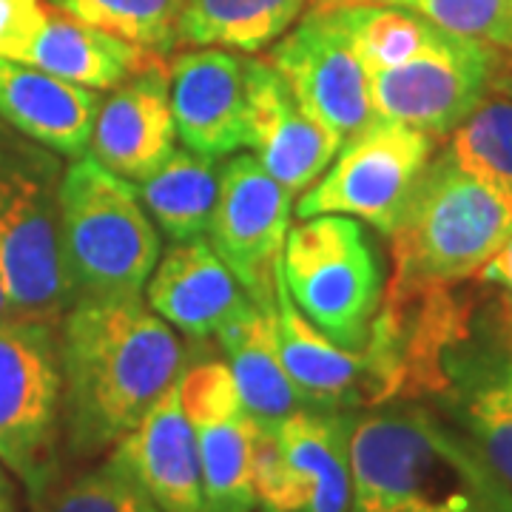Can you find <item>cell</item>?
<instances>
[{"label":"cell","mask_w":512,"mask_h":512,"mask_svg":"<svg viewBox=\"0 0 512 512\" xmlns=\"http://www.w3.org/2000/svg\"><path fill=\"white\" fill-rule=\"evenodd\" d=\"M148 308L191 339L217 336L254 302L205 237L174 242L146 285Z\"/></svg>","instance_id":"d6986e66"},{"label":"cell","mask_w":512,"mask_h":512,"mask_svg":"<svg viewBox=\"0 0 512 512\" xmlns=\"http://www.w3.org/2000/svg\"><path fill=\"white\" fill-rule=\"evenodd\" d=\"M305 9H311V0H185L177 18V46L262 52Z\"/></svg>","instance_id":"603a6c76"},{"label":"cell","mask_w":512,"mask_h":512,"mask_svg":"<svg viewBox=\"0 0 512 512\" xmlns=\"http://www.w3.org/2000/svg\"><path fill=\"white\" fill-rule=\"evenodd\" d=\"M137 191L165 237L171 242H188L205 237L211 228L220 194V174L214 160L191 148H174V154L154 174L137 183Z\"/></svg>","instance_id":"cb8c5ba5"},{"label":"cell","mask_w":512,"mask_h":512,"mask_svg":"<svg viewBox=\"0 0 512 512\" xmlns=\"http://www.w3.org/2000/svg\"><path fill=\"white\" fill-rule=\"evenodd\" d=\"M495 89H498V92L510 94L512 97V72L498 74V80H495Z\"/></svg>","instance_id":"e575fe53"},{"label":"cell","mask_w":512,"mask_h":512,"mask_svg":"<svg viewBox=\"0 0 512 512\" xmlns=\"http://www.w3.org/2000/svg\"><path fill=\"white\" fill-rule=\"evenodd\" d=\"M20 137L0 128V282L12 316L57 328L72 308L57 217L63 171L55 151Z\"/></svg>","instance_id":"5b68a950"},{"label":"cell","mask_w":512,"mask_h":512,"mask_svg":"<svg viewBox=\"0 0 512 512\" xmlns=\"http://www.w3.org/2000/svg\"><path fill=\"white\" fill-rule=\"evenodd\" d=\"M510 237V188L464 171L444 148L424 168L390 234L393 276L384 293L453 288L476 276Z\"/></svg>","instance_id":"3957f363"},{"label":"cell","mask_w":512,"mask_h":512,"mask_svg":"<svg viewBox=\"0 0 512 512\" xmlns=\"http://www.w3.org/2000/svg\"><path fill=\"white\" fill-rule=\"evenodd\" d=\"M450 146L464 171L512 191V97L487 94L476 111L450 131Z\"/></svg>","instance_id":"4316f807"},{"label":"cell","mask_w":512,"mask_h":512,"mask_svg":"<svg viewBox=\"0 0 512 512\" xmlns=\"http://www.w3.org/2000/svg\"><path fill=\"white\" fill-rule=\"evenodd\" d=\"M279 282L293 305L330 342L365 350L382 311L384 276L365 225L345 214H322L288 231Z\"/></svg>","instance_id":"8992f818"},{"label":"cell","mask_w":512,"mask_h":512,"mask_svg":"<svg viewBox=\"0 0 512 512\" xmlns=\"http://www.w3.org/2000/svg\"><path fill=\"white\" fill-rule=\"evenodd\" d=\"M49 20L43 0H0V57L26 60Z\"/></svg>","instance_id":"1f68e13d"},{"label":"cell","mask_w":512,"mask_h":512,"mask_svg":"<svg viewBox=\"0 0 512 512\" xmlns=\"http://www.w3.org/2000/svg\"><path fill=\"white\" fill-rule=\"evenodd\" d=\"M348 512H512V487L458 424L387 402L353 413Z\"/></svg>","instance_id":"7a4b0ae2"},{"label":"cell","mask_w":512,"mask_h":512,"mask_svg":"<svg viewBox=\"0 0 512 512\" xmlns=\"http://www.w3.org/2000/svg\"><path fill=\"white\" fill-rule=\"evenodd\" d=\"M32 512H160L146 490L106 456L103 464L57 481Z\"/></svg>","instance_id":"f1b7e54d"},{"label":"cell","mask_w":512,"mask_h":512,"mask_svg":"<svg viewBox=\"0 0 512 512\" xmlns=\"http://www.w3.org/2000/svg\"><path fill=\"white\" fill-rule=\"evenodd\" d=\"M265 60L282 74L299 106L345 146L370 123V77L348 32L330 9H308L271 46Z\"/></svg>","instance_id":"8fae6325"},{"label":"cell","mask_w":512,"mask_h":512,"mask_svg":"<svg viewBox=\"0 0 512 512\" xmlns=\"http://www.w3.org/2000/svg\"><path fill=\"white\" fill-rule=\"evenodd\" d=\"M436 140L439 137L393 120L370 123L345 143L328 174L302 194L296 217L345 214L390 237L424 168L436 157Z\"/></svg>","instance_id":"9c48e42d"},{"label":"cell","mask_w":512,"mask_h":512,"mask_svg":"<svg viewBox=\"0 0 512 512\" xmlns=\"http://www.w3.org/2000/svg\"><path fill=\"white\" fill-rule=\"evenodd\" d=\"M185 0H49L66 18L83 20L165 55L177 46V18Z\"/></svg>","instance_id":"484cf974"},{"label":"cell","mask_w":512,"mask_h":512,"mask_svg":"<svg viewBox=\"0 0 512 512\" xmlns=\"http://www.w3.org/2000/svg\"><path fill=\"white\" fill-rule=\"evenodd\" d=\"M330 12L348 32L367 77L427 55L450 35L416 12H407L399 6L350 3V6H336Z\"/></svg>","instance_id":"d4e9b609"},{"label":"cell","mask_w":512,"mask_h":512,"mask_svg":"<svg viewBox=\"0 0 512 512\" xmlns=\"http://www.w3.org/2000/svg\"><path fill=\"white\" fill-rule=\"evenodd\" d=\"M109 458L146 490L160 512H205L197 436L183 410L180 382L111 447Z\"/></svg>","instance_id":"ac0fdd59"},{"label":"cell","mask_w":512,"mask_h":512,"mask_svg":"<svg viewBox=\"0 0 512 512\" xmlns=\"http://www.w3.org/2000/svg\"><path fill=\"white\" fill-rule=\"evenodd\" d=\"M60 393L55 325L0 319V464L23 484L29 504L63 476Z\"/></svg>","instance_id":"52a82bcc"},{"label":"cell","mask_w":512,"mask_h":512,"mask_svg":"<svg viewBox=\"0 0 512 512\" xmlns=\"http://www.w3.org/2000/svg\"><path fill=\"white\" fill-rule=\"evenodd\" d=\"M57 217L72 305L143 299L160 234L137 185L83 154L60 177Z\"/></svg>","instance_id":"277c9868"},{"label":"cell","mask_w":512,"mask_h":512,"mask_svg":"<svg viewBox=\"0 0 512 512\" xmlns=\"http://www.w3.org/2000/svg\"><path fill=\"white\" fill-rule=\"evenodd\" d=\"M177 126L171 111V74L163 55L131 74L94 117L89 154L131 183L146 180L174 154Z\"/></svg>","instance_id":"2e32d148"},{"label":"cell","mask_w":512,"mask_h":512,"mask_svg":"<svg viewBox=\"0 0 512 512\" xmlns=\"http://www.w3.org/2000/svg\"><path fill=\"white\" fill-rule=\"evenodd\" d=\"M291 191L254 154H237L220 171L211 245L259 308H274L279 265L291 231Z\"/></svg>","instance_id":"7c38bea8"},{"label":"cell","mask_w":512,"mask_h":512,"mask_svg":"<svg viewBox=\"0 0 512 512\" xmlns=\"http://www.w3.org/2000/svg\"><path fill=\"white\" fill-rule=\"evenodd\" d=\"M12 311H9V302H6V293H3V282H0V319H9Z\"/></svg>","instance_id":"d590c367"},{"label":"cell","mask_w":512,"mask_h":512,"mask_svg":"<svg viewBox=\"0 0 512 512\" xmlns=\"http://www.w3.org/2000/svg\"><path fill=\"white\" fill-rule=\"evenodd\" d=\"M180 399L197 436L205 512H254L256 421L239 402L228 365L202 359L185 367Z\"/></svg>","instance_id":"4fadbf2b"},{"label":"cell","mask_w":512,"mask_h":512,"mask_svg":"<svg viewBox=\"0 0 512 512\" xmlns=\"http://www.w3.org/2000/svg\"><path fill=\"white\" fill-rule=\"evenodd\" d=\"M63 450L106 456L185 370L183 342L143 299L77 302L57 325Z\"/></svg>","instance_id":"6da1fadb"},{"label":"cell","mask_w":512,"mask_h":512,"mask_svg":"<svg viewBox=\"0 0 512 512\" xmlns=\"http://www.w3.org/2000/svg\"><path fill=\"white\" fill-rule=\"evenodd\" d=\"M171 111L185 148L208 160L245 146V60L228 49H191L168 60Z\"/></svg>","instance_id":"e0dca14e"},{"label":"cell","mask_w":512,"mask_h":512,"mask_svg":"<svg viewBox=\"0 0 512 512\" xmlns=\"http://www.w3.org/2000/svg\"><path fill=\"white\" fill-rule=\"evenodd\" d=\"M217 342L237 384L239 402L256 424L274 427L302 410H313L282 365L276 345V305H251L217 333Z\"/></svg>","instance_id":"44dd1931"},{"label":"cell","mask_w":512,"mask_h":512,"mask_svg":"<svg viewBox=\"0 0 512 512\" xmlns=\"http://www.w3.org/2000/svg\"><path fill=\"white\" fill-rule=\"evenodd\" d=\"M154 57L157 52L143 49L126 37L55 12L49 15L23 63L92 92H111L131 74L146 69Z\"/></svg>","instance_id":"7402d4cb"},{"label":"cell","mask_w":512,"mask_h":512,"mask_svg":"<svg viewBox=\"0 0 512 512\" xmlns=\"http://www.w3.org/2000/svg\"><path fill=\"white\" fill-rule=\"evenodd\" d=\"M498 74L501 60L495 46L450 32L427 55L370 74V103L376 120L444 137L495 89Z\"/></svg>","instance_id":"30bf717a"},{"label":"cell","mask_w":512,"mask_h":512,"mask_svg":"<svg viewBox=\"0 0 512 512\" xmlns=\"http://www.w3.org/2000/svg\"><path fill=\"white\" fill-rule=\"evenodd\" d=\"M379 3L416 12L433 26L512 52V0H311V9Z\"/></svg>","instance_id":"f546056e"},{"label":"cell","mask_w":512,"mask_h":512,"mask_svg":"<svg viewBox=\"0 0 512 512\" xmlns=\"http://www.w3.org/2000/svg\"><path fill=\"white\" fill-rule=\"evenodd\" d=\"M441 376H444L441 393L450 384L478 382L493 387L501 399H507L512 404V362L504 359V356H498L484 342H473V333H467L461 342H456L453 348L444 353Z\"/></svg>","instance_id":"4dcf8cb0"},{"label":"cell","mask_w":512,"mask_h":512,"mask_svg":"<svg viewBox=\"0 0 512 512\" xmlns=\"http://www.w3.org/2000/svg\"><path fill=\"white\" fill-rule=\"evenodd\" d=\"M350 410H302L274 427L256 424L254 512H348Z\"/></svg>","instance_id":"ba28073f"},{"label":"cell","mask_w":512,"mask_h":512,"mask_svg":"<svg viewBox=\"0 0 512 512\" xmlns=\"http://www.w3.org/2000/svg\"><path fill=\"white\" fill-rule=\"evenodd\" d=\"M0 512H20L18 487L12 481V473L0 464Z\"/></svg>","instance_id":"836d02e7"},{"label":"cell","mask_w":512,"mask_h":512,"mask_svg":"<svg viewBox=\"0 0 512 512\" xmlns=\"http://www.w3.org/2000/svg\"><path fill=\"white\" fill-rule=\"evenodd\" d=\"M276 345L296 390L313 410H367L402 402V390L382 353L367 342L348 350L330 342L293 305L285 285H276Z\"/></svg>","instance_id":"5bb4252c"},{"label":"cell","mask_w":512,"mask_h":512,"mask_svg":"<svg viewBox=\"0 0 512 512\" xmlns=\"http://www.w3.org/2000/svg\"><path fill=\"white\" fill-rule=\"evenodd\" d=\"M245 146L291 194L308 191L342 148L299 106L265 57L245 60Z\"/></svg>","instance_id":"9a60e30c"},{"label":"cell","mask_w":512,"mask_h":512,"mask_svg":"<svg viewBox=\"0 0 512 512\" xmlns=\"http://www.w3.org/2000/svg\"><path fill=\"white\" fill-rule=\"evenodd\" d=\"M476 279L484 288H493L498 296L512 302V237L490 256V262L476 274Z\"/></svg>","instance_id":"d6a6232c"},{"label":"cell","mask_w":512,"mask_h":512,"mask_svg":"<svg viewBox=\"0 0 512 512\" xmlns=\"http://www.w3.org/2000/svg\"><path fill=\"white\" fill-rule=\"evenodd\" d=\"M97 94L37 66L0 57V120L26 140L63 157L89 151Z\"/></svg>","instance_id":"ffe728a7"},{"label":"cell","mask_w":512,"mask_h":512,"mask_svg":"<svg viewBox=\"0 0 512 512\" xmlns=\"http://www.w3.org/2000/svg\"><path fill=\"white\" fill-rule=\"evenodd\" d=\"M436 402L512 487V404L478 382L450 384Z\"/></svg>","instance_id":"83f0119b"}]
</instances>
